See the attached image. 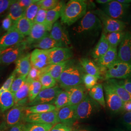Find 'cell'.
<instances>
[{"mask_svg":"<svg viewBox=\"0 0 131 131\" xmlns=\"http://www.w3.org/2000/svg\"><path fill=\"white\" fill-rule=\"evenodd\" d=\"M103 28V24L97 16L94 13L88 11L81 19L79 23L73 28L75 35L82 37L98 35Z\"/></svg>","mask_w":131,"mask_h":131,"instance_id":"obj_1","label":"cell"},{"mask_svg":"<svg viewBox=\"0 0 131 131\" xmlns=\"http://www.w3.org/2000/svg\"><path fill=\"white\" fill-rule=\"evenodd\" d=\"M88 5L84 1L70 0L64 6L61 15L62 23L70 26L81 19L87 12Z\"/></svg>","mask_w":131,"mask_h":131,"instance_id":"obj_2","label":"cell"},{"mask_svg":"<svg viewBox=\"0 0 131 131\" xmlns=\"http://www.w3.org/2000/svg\"><path fill=\"white\" fill-rule=\"evenodd\" d=\"M84 74L80 64L75 65L71 62L62 72L58 82L61 88L68 89L83 84Z\"/></svg>","mask_w":131,"mask_h":131,"instance_id":"obj_3","label":"cell"},{"mask_svg":"<svg viewBox=\"0 0 131 131\" xmlns=\"http://www.w3.org/2000/svg\"><path fill=\"white\" fill-rule=\"evenodd\" d=\"M130 4L119 3L117 0H111L106 5H103V11L113 19L126 23L131 19Z\"/></svg>","mask_w":131,"mask_h":131,"instance_id":"obj_4","label":"cell"},{"mask_svg":"<svg viewBox=\"0 0 131 131\" xmlns=\"http://www.w3.org/2000/svg\"><path fill=\"white\" fill-rule=\"evenodd\" d=\"M101 75L105 80L131 79V64L117 60L103 71Z\"/></svg>","mask_w":131,"mask_h":131,"instance_id":"obj_5","label":"cell"},{"mask_svg":"<svg viewBox=\"0 0 131 131\" xmlns=\"http://www.w3.org/2000/svg\"><path fill=\"white\" fill-rule=\"evenodd\" d=\"M94 13L101 21L103 27V32L105 34L123 31L126 27V23L113 19L105 14L102 10H96L94 11Z\"/></svg>","mask_w":131,"mask_h":131,"instance_id":"obj_6","label":"cell"},{"mask_svg":"<svg viewBox=\"0 0 131 131\" xmlns=\"http://www.w3.org/2000/svg\"><path fill=\"white\" fill-rule=\"evenodd\" d=\"M29 48L24 40L18 44L5 50L0 57V65H8L16 62L22 56Z\"/></svg>","mask_w":131,"mask_h":131,"instance_id":"obj_7","label":"cell"},{"mask_svg":"<svg viewBox=\"0 0 131 131\" xmlns=\"http://www.w3.org/2000/svg\"><path fill=\"white\" fill-rule=\"evenodd\" d=\"M24 120L27 123L49 124L53 125L60 123L58 118V110L49 112L30 114L25 116Z\"/></svg>","mask_w":131,"mask_h":131,"instance_id":"obj_8","label":"cell"},{"mask_svg":"<svg viewBox=\"0 0 131 131\" xmlns=\"http://www.w3.org/2000/svg\"><path fill=\"white\" fill-rule=\"evenodd\" d=\"M106 102L109 108L114 113H117L123 110L124 102L113 89L107 82L103 84Z\"/></svg>","mask_w":131,"mask_h":131,"instance_id":"obj_9","label":"cell"},{"mask_svg":"<svg viewBox=\"0 0 131 131\" xmlns=\"http://www.w3.org/2000/svg\"><path fill=\"white\" fill-rule=\"evenodd\" d=\"M62 91V89L58 85L51 89L42 90L37 98L32 102L28 103V105L30 106L40 104H53L57 96Z\"/></svg>","mask_w":131,"mask_h":131,"instance_id":"obj_10","label":"cell"},{"mask_svg":"<svg viewBox=\"0 0 131 131\" xmlns=\"http://www.w3.org/2000/svg\"><path fill=\"white\" fill-rule=\"evenodd\" d=\"M25 37L13 26L0 38V49H5L24 41Z\"/></svg>","mask_w":131,"mask_h":131,"instance_id":"obj_11","label":"cell"},{"mask_svg":"<svg viewBox=\"0 0 131 131\" xmlns=\"http://www.w3.org/2000/svg\"><path fill=\"white\" fill-rule=\"evenodd\" d=\"M49 65H54L70 60L73 53L70 48L56 47L48 50Z\"/></svg>","mask_w":131,"mask_h":131,"instance_id":"obj_12","label":"cell"},{"mask_svg":"<svg viewBox=\"0 0 131 131\" xmlns=\"http://www.w3.org/2000/svg\"><path fill=\"white\" fill-rule=\"evenodd\" d=\"M50 36L63 47L70 48L71 42L68 32L62 24L57 21L53 24Z\"/></svg>","mask_w":131,"mask_h":131,"instance_id":"obj_13","label":"cell"},{"mask_svg":"<svg viewBox=\"0 0 131 131\" xmlns=\"http://www.w3.org/2000/svg\"><path fill=\"white\" fill-rule=\"evenodd\" d=\"M96 107L95 101L87 96L84 100L76 106V115L77 120L89 118Z\"/></svg>","mask_w":131,"mask_h":131,"instance_id":"obj_14","label":"cell"},{"mask_svg":"<svg viewBox=\"0 0 131 131\" xmlns=\"http://www.w3.org/2000/svg\"><path fill=\"white\" fill-rule=\"evenodd\" d=\"M117 60L131 64V31H126L117 51Z\"/></svg>","mask_w":131,"mask_h":131,"instance_id":"obj_15","label":"cell"},{"mask_svg":"<svg viewBox=\"0 0 131 131\" xmlns=\"http://www.w3.org/2000/svg\"><path fill=\"white\" fill-rule=\"evenodd\" d=\"M25 107L15 105L13 107L6 113L5 122L8 128L15 125L24 119L25 117Z\"/></svg>","mask_w":131,"mask_h":131,"instance_id":"obj_16","label":"cell"},{"mask_svg":"<svg viewBox=\"0 0 131 131\" xmlns=\"http://www.w3.org/2000/svg\"><path fill=\"white\" fill-rule=\"evenodd\" d=\"M45 24H33V27L28 37L24 40L29 48L48 34Z\"/></svg>","mask_w":131,"mask_h":131,"instance_id":"obj_17","label":"cell"},{"mask_svg":"<svg viewBox=\"0 0 131 131\" xmlns=\"http://www.w3.org/2000/svg\"><path fill=\"white\" fill-rule=\"evenodd\" d=\"M31 54L32 66L39 70L49 65L48 50L36 49Z\"/></svg>","mask_w":131,"mask_h":131,"instance_id":"obj_18","label":"cell"},{"mask_svg":"<svg viewBox=\"0 0 131 131\" xmlns=\"http://www.w3.org/2000/svg\"><path fill=\"white\" fill-rule=\"evenodd\" d=\"M69 94L68 105H77L86 98L87 92L84 85L80 84L65 90Z\"/></svg>","mask_w":131,"mask_h":131,"instance_id":"obj_19","label":"cell"},{"mask_svg":"<svg viewBox=\"0 0 131 131\" xmlns=\"http://www.w3.org/2000/svg\"><path fill=\"white\" fill-rule=\"evenodd\" d=\"M117 48L110 47L107 52L96 60V64L101 70V74L117 61Z\"/></svg>","mask_w":131,"mask_h":131,"instance_id":"obj_20","label":"cell"},{"mask_svg":"<svg viewBox=\"0 0 131 131\" xmlns=\"http://www.w3.org/2000/svg\"><path fill=\"white\" fill-rule=\"evenodd\" d=\"M76 105H68L58 110V118L60 123L70 127L77 120Z\"/></svg>","mask_w":131,"mask_h":131,"instance_id":"obj_21","label":"cell"},{"mask_svg":"<svg viewBox=\"0 0 131 131\" xmlns=\"http://www.w3.org/2000/svg\"><path fill=\"white\" fill-rule=\"evenodd\" d=\"M65 4L64 1H59L58 5L54 8L47 11L45 25L48 32L51 31L53 24L57 22L58 19L61 17L62 11Z\"/></svg>","mask_w":131,"mask_h":131,"instance_id":"obj_22","label":"cell"},{"mask_svg":"<svg viewBox=\"0 0 131 131\" xmlns=\"http://www.w3.org/2000/svg\"><path fill=\"white\" fill-rule=\"evenodd\" d=\"M71 62L72 61L69 60L60 63L48 66L40 70L41 75L43 73H48L58 82L62 72L70 64Z\"/></svg>","mask_w":131,"mask_h":131,"instance_id":"obj_23","label":"cell"},{"mask_svg":"<svg viewBox=\"0 0 131 131\" xmlns=\"http://www.w3.org/2000/svg\"><path fill=\"white\" fill-rule=\"evenodd\" d=\"M16 68L17 74L19 76H27L32 67L31 61V54L25 53L19 58L16 62Z\"/></svg>","mask_w":131,"mask_h":131,"instance_id":"obj_24","label":"cell"},{"mask_svg":"<svg viewBox=\"0 0 131 131\" xmlns=\"http://www.w3.org/2000/svg\"><path fill=\"white\" fill-rule=\"evenodd\" d=\"M79 64L85 73L95 76L99 79L102 78L101 70L93 61L86 58H83L80 60Z\"/></svg>","mask_w":131,"mask_h":131,"instance_id":"obj_25","label":"cell"},{"mask_svg":"<svg viewBox=\"0 0 131 131\" xmlns=\"http://www.w3.org/2000/svg\"><path fill=\"white\" fill-rule=\"evenodd\" d=\"M110 47L105 35L104 33L102 32L101 37L97 44L94 48L93 50L91 52L92 57L97 60L107 52Z\"/></svg>","mask_w":131,"mask_h":131,"instance_id":"obj_26","label":"cell"},{"mask_svg":"<svg viewBox=\"0 0 131 131\" xmlns=\"http://www.w3.org/2000/svg\"><path fill=\"white\" fill-rule=\"evenodd\" d=\"M30 82L26 80L24 85L14 93V102L16 105L24 106L27 102Z\"/></svg>","mask_w":131,"mask_h":131,"instance_id":"obj_27","label":"cell"},{"mask_svg":"<svg viewBox=\"0 0 131 131\" xmlns=\"http://www.w3.org/2000/svg\"><path fill=\"white\" fill-rule=\"evenodd\" d=\"M56 47H63L60 44L57 42L50 36L48 34L45 37L37 42L33 44L30 48L48 50Z\"/></svg>","mask_w":131,"mask_h":131,"instance_id":"obj_28","label":"cell"},{"mask_svg":"<svg viewBox=\"0 0 131 131\" xmlns=\"http://www.w3.org/2000/svg\"><path fill=\"white\" fill-rule=\"evenodd\" d=\"M14 94L10 90H7L0 94V111L4 112L14 106Z\"/></svg>","mask_w":131,"mask_h":131,"instance_id":"obj_29","label":"cell"},{"mask_svg":"<svg viewBox=\"0 0 131 131\" xmlns=\"http://www.w3.org/2000/svg\"><path fill=\"white\" fill-rule=\"evenodd\" d=\"M34 23L26 18L25 16L19 19L13 24L12 26L18 30L24 37L28 36L33 27Z\"/></svg>","mask_w":131,"mask_h":131,"instance_id":"obj_30","label":"cell"},{"mask_svg":"<svg viewBox=\"0 0 131 131\" xmlns=\"http://www.w3.org/2000/svg\"><path fill=\"white\" fill-rule=\"evenodd\" d=\"M107 82L124 103L131 101V94L119 84L117 80H108Z\"/></svg>","mask_w":131,"mask_h":131,"instance_id":"obj_31","label":"cell"},{"mask_svg":"<svg viewBox=\"0 0 131 131\" xmlns=\"http://www.w3.org/2000/svg\"><path fill=\"white\" fill-rule=\"evenodd\" d=\"M57 110L53 104H40L33 106L26 107L25 109V115L27 116L33 114H39L42 113L49 112Z\"/></svg>","mask_w":131,"mask_h":131,"instance_id":"obj_32","label":"cell"},{"mask_svg":"<svg viewBox=\"0 0 131 131\" xmlns=\"http://www.w3.org/2000/svg\"><path fill=\"white\" fill-rule=\"evenodd\" d=\"M89 97L99 103L103 107H105V101L104 96L103 88L102 84H97L89 90Z\"/></svg>","mask_w":131,"mask_h":131,"instance_id":"obj_33","label":"cell"},{"mask_svg":"<svg viewBox=\"0 0 131 131\" xmlns=\"http://www.w3.org/2000/svg\"><path fill=\"white\" fill-rule=\"evenodd\" d=\"M25 10L22 8L19 5L17 1H14L9 8L8 17L13 21L14 24L19 19L25 15Z\"/></svg>","mask_w":131,"mask_h":131,"instance_id":"obj_34","label":"cell"},{"mask_svg":"<svg viewBox=\"0 0 131 131\" xmlns=\"http://www.w3.org/2000/svg\"><path fill=\"white\" fill-rule=\"evenodd\" d=\"M126 34V31L104 34L107 38L110 47L117 48L119 46Z\"/></svg>","mask_w":131,"mask_h":131,"instance_id":"obj_35","label":"cell"},{"mask_svg":"<svg viewBox=\"0 0 131 131\" xmlns=\"http://www.w3.org/2000/svg\"><path fill=\"white\" fill-rule=\"evenodd\" d=\"M39 81L41 84V90L51 89L56 86L57 82L56 80L48 73L42 74L40 77Z\"/></svg>","mask_w":131,"mask_h":131,"instance_id":"obj_36","label":"cell"},{"mask_svg":"<svg viewBox=\"0 0 131 131\" xmlns=\"http://www.w3.org/2000/svg\"><path fill=\"white\" fill-rule=\"evenodd\" d=\"M41 91V84L39 81L30 82L29 90V103L32 102Z\"/></svg>","mask_w":131,"mask_h":131,"instance_id":"obj_37","label":"cell"},{"mask_svg":"<svg viewBox=\"0 0 131 131\" xmlns=\"http://www.w3.org/2000/svg\"><path fill=\"white\" fill-rule=\"evenodd\" d=\"M53 126L49 124L28 123L24 125V131H50Z\"/></svg>","mask_w":131,"mask_h":131,"instance_id":"obj_38","label":"cell"},{"mask_svg":"<svg viewBox=\"0 0 131 131\" xmlns=\"http://www.w3.org/2000/svg\"><path fill=\"white\" fill-rule=\"evenodd\" d=\"M69 102V94L66 91H62L57 96L53 105L57 110L68 105Z\"/></svg>","mask_w":131,"mask_h":131,"instance_id":"obj_39","label":"cell"},{"mask_svg":"<svg viewBox=\"0 0 131 131\" xmlns=\"http://www.w3.org/2000/svg\"><path fill=\"white\" fill-rule=\"evenodd\" d=\"M40 5L39 4V0H37L36 3L31 5L26 9L24 15L25 17L34 24L35 19L36 17Z\"/></svg>","mask_w":131,"mask_h":131,"instance_id":"obj_40","label":"cell"},{"mask_svg":"<svg viewBox=\"0 0 131 131\" xmlns=\"http://www.w3.org/2000/svg\"><path fill=\"white\" fill-rule=\"evenodd\" d=\"M98 80L95 76L85 73L83 76V84L86 89L90 90L97 84Z\"/></svg>","mask_w":131,"mask_h":131,"instance_id":"obj_41","label":"cell"},{"mask_svg":"<svg viewBox=\"0 0 131 131\" xmlns=\"http://www.w3.org/2000/svg\"><path fill=\"white\" fill-rule=\"evenodd\" d=\"M27 76H19L16 78L11 85L10 91L14 94L16 93L24 85L27 80Z\"/></svg>","mask_w":131,"mask_h":131,"instance_id":"obj_42","label":"cell"},{"mask_svg":"<svg viewBox=\"0 0 131 131\" xmlns=\"http://www.w3.org/2000/svg\"><path fill=\"white\" fill-rule=\"evenodd\" d=\"M17 72L15 70L12 72L8 78L5 82L4 84L0 88V94L3 93L4 92L7 90H10L11 85L14 82V80L16 79Z\"/></svg>","mask_w":131,"mask_h":131,"instance_id":"obj_43","label":"cell"},{"mask_svg":"<svg viewBox=\"0 0 131 131\" xmlns=\"http://www.w3.org/2000/svg\"><path fill=\"white\" fill-rule=\"evenodd\" d=\"M59 2L58 0H39L40 8L46 11L54 8Z\"/></svg>","mask_w":131,"mask_h":131,"instance_id":"obj_44","label":"cell"},{"mask_svg":"<svg viewBox=\"0 0 131 131\" xmlns=\"http://www.w3.org/2000/svg\"><path fill=\"white\" fill-rule=\"evenodd\" d=\"M41 75V70L32 66L31 70L27 75V80L30 82L39 81L40 77Z\"/></svg>","mask_w":131,"mask_h":131,"instance_id":"obj_45","label":"cell"},{"mask_svg":"<svg viewBox=\"0 0 131 131\" xmlns=\"http://www.w3.org/2000/svg\"><path fill=\"white\" fill-rule=\"evenodd\" d=\"M47 11L39 8L34 20V24H45L46 19Z\"/></svg>","mask_w":131,"mask_h":131,"instance_id":"obj_46","label":"cell"},{"mask_svg":"<svg viewBox=\"0 0 131 131\" xmlns=\"http://www.w3.org/2000/svg\"><path fill=\"white\" fill-rule=\"evenodd\" d=\"M14 1L12 0H0V14L9 8Z\"/></svg>","mask_w":131,"mask_h":131,"instance_id":"obj_47","label":"cell"},{"mask_svg":"<svg viewBox=\"0 0 131 131\" xmlns=\"http://www.w3.org/2000/svg\"><path fill=\"white\" fill-rule=\"evenodd\" d=\"M50 131H72L70 127L61 123L54 125Z\"/></svg>","mask_w":131,"mask_h":131,"instance_id":"obj_48","label":"cell"},{"mask_svg":"<svg viewBox=\"0 0 131 131\" xmlns=\"http://www.w3.org/2000/svg\"><path fill=\"white\" fill-rule=\"evenodd\" d=\"M123 122L128 130L131 131V112H126L123 115Z\"/></svg>","mask_w":131,"mask_h":131,"instance_id":"obj_49","label":"cell"},{"mask_svg":"<svg viewBox=\"0 0 131 131\" xmlns=\"http://www.w3.org/2000/svg\"><path fill=\"white\" fill-rule=\"evenodd\" d=\"M13 21L9 17H7L4 19L2 22V28L5 31L9 30L13 25Z\"/></svg>","mask_w":131,"mask_h":131,"instance_id":"obj_50","label":"cell"},{"mask_svg":"<svg viewBox=\"0 0 131 131\" xmlns=\"http://www.w3.org/2000/svg\"><path fill=\"white\" fill-rule=\"evenodd\" d=\"M37 1V0H19L17 1L20 6L26 10L28 7L36 3Z\"/></svg>","mask_w":131,"mask_h":131,"instance_id":"obj_51","label":"cell"},{"mask_svg":"<svg viewBox=\"0 0 131 131\" xmlns=\"http://www.w3.org/2000/svg\"><path fill=\"white\" fill-rule=\"evenodd\" d=\"M118 82L127 91L131 94V79L122 80L119 81H118Z\"/></svg>","mask_w":131,"mask_h":131,"instance_id":"obj_52","label":"cell"},{"mask_svg":"<svg viewBox=\"0 0 131 131\" xmlns=\"http://www.w3.org/2000/svg\"><path fill=\"white\" fill-rule=\"evenodd\" d=\"M24 125L21 122L10 127L9 128L5 131H24Z\"/></svg>","mask_w":131,"mask_h":131,"instance_id":"obj_53","label":"cell"},{"mask_svg":"<svg viewBox=\"0 0 131 131\" xmlns=\"http://www.w3.org/2000/svg\"><path fill=\"white\" fill-rule=\"evenodd\" d=\"M123 110L126 111V112H131V101L124 103Z\"/></svg>","mask_w":131,"mask_h":131,"instance_id":"obj_54","label":"cell"},{"mask_svg":"<svg viewBox=\"0 0 131 131\" xmlns=\"http://www.w3.org/2000/svg\"><path fill=\"white\" fill-rule=\"evenodd\" d=\"M8 127L7 126L5 121L0 122V131H5L7 130Z\"/></svg>","mask_w":131,"mask_h":131,"instance_id":"obj_55","label":"cell"},{"mask_svg":"<svg viewBox=\"0 0 131 131\" xmlns=\"http://www.w3.org/2000/svg\"><path fill=\"white\" fill-rule=\"evenodd\" d=\"M111 0H97L96 2L100 4H103V5H106L108 3L110 2Z\"/></svg>","mask_w":131,"mask_h":131,"instance_id":"obj_56","label":"cell"},{"mask_svg":"<svg viewBox=\"0 0 131 131\" xmlns=\"http://www.w3.org/2000/svg\"><path fill=\"white\" fill-rule=\"evenodd\" d=\"M117 2L122 4H130L131 3V0H117Z\"/></svg>","mask_w":131,"mask_h":131,"instance_id":"obj_57","label":"cell"},{"mask_svg":"<svg viewBox=\"0 0 131 131\" xmlns=\"http://www.w3.org/2000/svg\"><path fill=\"white\" fill-rule=\"evenodd\" d=\"M73 131H91L90 130L87 129H76Z\"/></svg>","mask_w":131,"mask_h":131,"instance_id":"obj_58","label":"cell"},{"mask_svg":"<svg viewBox=\"0 0 131 131\" xmlns=\"http://www.w3.org/2000/svg\"><path fill=\"white\" fill-rule=\"evenodd\" d=\"M4 51V50H1V49H0V57L2 56V54L3 53Z\"/></svg>","mask_w":131,"mask_h":131,"instance_id":"obj_59","label":"cell"},{"mask_svg":"<svg viewBox=\"0 0 131 131\" xmlns=\"http://www.w3.org/2000/svg\"><path fill=\"white\" fill-rule=\"evenodd\" d=\"M1 33H2V32H1V30H0V36H1Z\"/></svg>","mask_w":131,"mask_h":131,"instance_id":"obj_60","label":"cell"},{"mask_svg":"<svg viewBox=\"0 0 131 131\" xmlns=\"http://www.w3.org/2000/svg\"></svg>","mask_w":131,"mask_h":131,"instance_id":"obj_61","label":"cell"}]
</instances>
